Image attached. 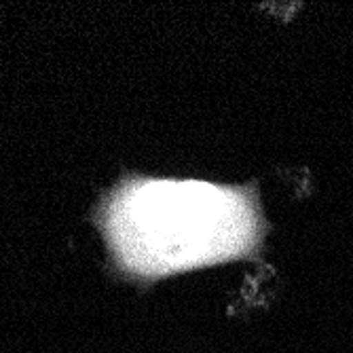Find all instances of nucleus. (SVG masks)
<instances>
[{"label":"nucleus","instance_id":"nucleus-1","mask_svg":"<svg viewBox=\"0 0 353 353\" xmlns=\"http://www.w3.org/2000/svg\"><path fill=\"white\" fill-rule=\"evenodd\" d=\"M250 205L208 184L146 182L125 190L108 214L114 250L130 267L168 271L237 254L252 235Z\"/></svg>","mask_w":353,"mask_h":353}]
</instances>
